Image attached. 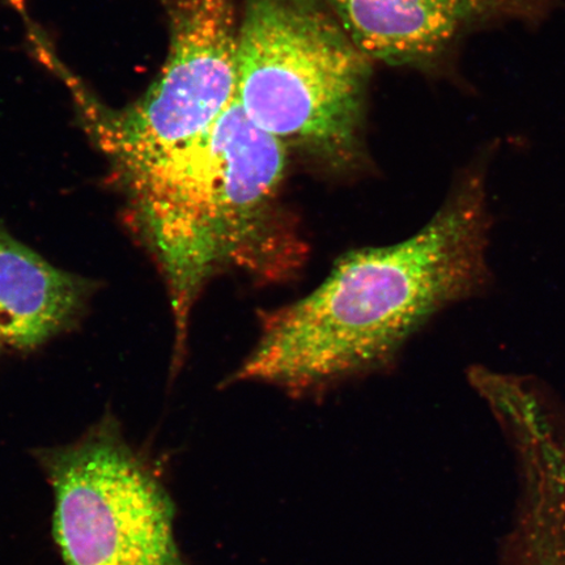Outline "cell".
<instances>
[{
	"instance_id": "1",
	"label": "cell",
	"mask_w": 565,
	"mask_h": 565,
	"mask_svg": "<svg viewBox=\"0 0 565 565\" xmlns=\"http://www.w3.org/2000/svg\"><path fill=\"white\" fill-rule=\"evenodd\" d=\"M487 167L482 157L462 169L413 237L349 253L312 294L268 317L236 380L309 391L379 369L439 310L482 294L491 280Z\"/></svg>"
},
{
	"instance_id": "2",
	"label": "cell",
	"mask_w": 565,
	"mask_h": 565,
	"mask_svg": "<svg viewBox=\"0 0 565 565\" xmlns=\"http://www.w3.org/2000/svg\"><path fill=\"white\" fill-rule=\"evenodd\" d=\"M287 147L247 117L237 98L188 143L117 180L134 227L168 282L175 360L190 312L207 280L225 267L267 273L288 243L278 195Z\"/></svg>"
},
{
	"instance_id": "3",
	"label": "cell",
	"mask_w": 565,
	"mask_h": 565,
	"mask_svg": "<svg viewBox=\"0 0 565 565\" xmlns=\"http://www.w3.org/2000/svg\"><path fill=\"white\" fill-rule=\"evenodd\" d=\"M372 63L321 0H246L236 98L286 147L329 168L355 166Z\"/></svg>"
},
{
	"instance_id": "4",
	"label": "cell",
	"mask_w": 565,
	"mask_h": 565,
	"mask_svg": "<svg viewBox=\"0 0 565 565\" xmlns=\"http://www.w3.org/2000/svg\"><path fill=\"white\" fill-rule=\"evenodd\" d=\"M171 45L158 79L136 103L111 109L53 56L83 125L116 180L200 136L236 96L237 26L233 0H172Z\"/></svg>"
},
{
	"instance_id": "5",
	"label": "cell",
	"mask_w": 565,
	"mask_h": 565,
	"mask_svg": "<svg viewBox=\"0 0 565 565\" xmlns=\"http://www.w3.org/2000/svg\"><path fill=\"white\" fill-rule=\"evenodd\" d=\"M35 458L52 486L53 535L66 565H189L171 494L111 415Z\"/></svg>"
},
{
	"instance_id": "6",
	"label": "cell",
	"mask_w": 565,
	"mask_h": 565,
	"mask_svg": "<svg viewBox=\"0 0 565 565\" xmlns=\"http://www.w3.org/2000/svg\"><path fill=\"white\" fill-rule=\"evenodd\" d=\"M561 0H328L369 58L430 73L456 65L471 34L505 21H532Z\"/></svg>"
},
{
	"instance_id": "7",
	"label": "cell",
	"mask_w": 565,
	"mask_h": 565,
	"mask_svg": "<svg viewBox=\"0 0 565 565\" xmlns=\"http://www.w3.org/2000/svg\"><path fill=\"white\" fill-rule=\"evenodd\" d=\"M92 285L42 258L0 224V345L38 348L83 312Z\"/></svg>"
}]
</instances>
